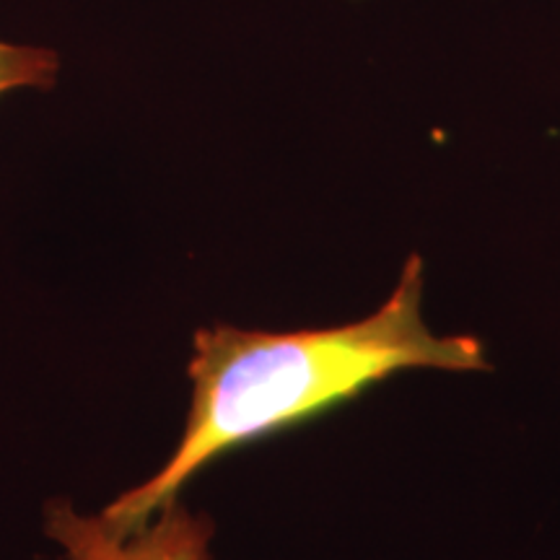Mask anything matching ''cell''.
<instances>
[{
  "label": "cell",
  "instance_id": "6da1fadb",
  "mask_svg": "<svg viewBox=\"0 0 560 560\" xmlns=\"http://www.w3.org/2000/svg\"><path fill=\"white\" fill-rule=\"evenodd\" d=\"M420 304L423 260L412 255L389 299L350 325L296 332L226 325L198 330L187 366L192 405L177 450L151 480L109 503L102 520L130 535L221 454L355 400L397 371L490 369L478 338L431 332Z\"/></svg>",
  "mask_w": 560,
  "mask_h": 560
},
{
  "label": "cell",
  "instance_id": "7a4b0ae2",
  "mask_svg": "<svg viewBox=\"0 0 560 560\" xmlns=\"http://www.w3.org/2000/svg\"><path fill=\"white\" fill-rule=\"evenodd\" d=\"M156 514V522L120 535L102 516H81L68 501H55L47 506L45 532L68 560H210V520L190 514L177 499Z\"/></svg>",
  "mask_w": 560,
  "mask_h": 560
},
{
  "label": "cell",
  "instance_id": "3957f363",
  "mask_svg": "<svg viewBox=\"0 0 560 560\" xmlns=\"http://www.w3.org/2000/svg\"><path fill=\"white\" fill-rule=\"evenodd\" d=\"M58 68L55 50L0 42V94L13 89H52Z\"/></svg>",
  "mask_w": 560,
  "mask_h": 560
}]
</instances>
